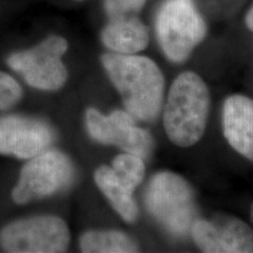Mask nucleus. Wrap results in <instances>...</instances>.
<instances>
[{"instance_id":"obj_6","label":"nucleus","mask_w":253,"mask_h":253,"mask_svg":"<svg viewBox=\"0 0 253 253\" xmlns=\"http://www.w3.org/2000/svg\"><path fill=\"white\" fill-rule=\"evenodd\" d=\"M67 49L65 38L50 36L39 45L9 55L7 65L31 87L45 91L59 90L68 78L67 68L62 62Z\"/></svg>"},{"instance_id":"obj_2","label":"nucleus","mask_w":253,"mask_h":253,"mask_svg":"<svg viewBox=\"0 0 253 253\" xmlns=\"http://www.w3.org/2000/svg\"><path fill=\"white\" fill-rule=\"evenodd\" d=\"M210 93L199 75L184 72L175 79L168 94L163 125L169 140L182 148L203 137L207 128Z\"/></svg>"},{"instance_id":"obj_11","label":"nucleus","mask_w":253,"mask_h":253,"mask_svg":"<svg viewBox=\"0 0 253 253\" xmlns=\"http://www.w3.org/2000/svg\"><path fill=\"white\" fill-rule=\"evenodd\" d=\"M223 131L237 153L253 162V100L231 95L223 106Z\"/></svg>"},{"instance_id":"obj_16","label":"nucleus","mask_w":253,"mask_h":253,"mask_svg":"<svg viewBox=\"0 0 253 253\" xmlns=\"http://www.w3.org/2000/svg\"><path fill=\"white\" fill-rule=\"evenodd\" d=\"M23 96V89L14 78L0 72V110L13 107Z\"/></svg>"},{"instance_id":"obj_15","label":"nucleus","mask_w":253,"mask_h":253,"mask_svg":"<svg viewBox=\"0 0 253 253\" xmlns=\"http://www.w3.org/2000/svg\"><path fill=\"white\" fill-rule=\"evenodd\" d=\"M112 168L120 179L131 190L137 188L144 177V161L137 155L130 153L119 155L113 160Z\"/></svg>"},{"instance_id":"obj_7","label":"nucleus","mask_w":253,"mask_h":253,"mask_svg":"<svg viewBox=\"0 0 253 253\" xmlns=\"http://www.w3.org/2000/svg\"><path fill=\"white\" fill-rule=\"evenodd\" d=\"M71 235L67 224L56 216H36L12 221L0 232V244L7 252H65Z\"/></svg>"},{"instance_id":"obj_19","label":"nucleus","mask_w":253,"mask_h":253,"mask_svg":"<svg viewBox=\"0 0 253 253\" xmlns=\"http://www.w3.org/2000/svg\"><path fill=\"white\" fill-rule=\"evenodd\" d=\"M251 219L253 221V204H252V207H251Z\"/></svg>"},{"instance_id":"obj_8","label":"nucleus","mask_w":253,"mask_h":253,"mask_svg":"<svg viewBox=\"0 0 253 253\" xmlns=\"http://www.w3.org/2000/svg\"><path fill=\"white\" fill-rule=\"evenodd\" d=\"M84 123L88 134L99 143L115 145L143 160L153 149L150 132L136 125L135 119L126 110H114L104 115L97 109L88 108Z\"/></svg>"},{"instance_id":"obj_10","label":"nucleus","mask_w":253,"mask_h":253,"mask_svg":"<svg viewBox=\"0 0 253 253\" xmlns=\"http://www.w3.org/2000/svg\"><path fill=\"white\" fill-rule=\"evenodd\" d=\"M54 131L40 119L23 115L0 116V154L30 160L48 149Z\"/></svg>"},{"instance_id":"obj_1","label":"nucleus","mask_w":253,"mask_h":253,"mask_svg":"<svg viewBox=\"0 0 253 253\" xmlns=\"http://www.w3.org/2000/svg\"><path fill=\"white\" fill-rule=\"evenodd\" d=\"M101 62L134 119L153 121L164 99L163 73L153 60L136 54L106 53Z\"/></svg>"},{"instance_id":"obj_17","label":"nucleus","mask_w":253,"mask_h":253,"mask_svg":"<svg viewBox=\"0 0 253 253\" xmlns=\"http://www.w3.org/2000/svg\"><path fill=\"white\" fill-rule=\"evenodd\" d=\"M144 4L145 0H104V11L109 19L136 15Z\"/></svg>"},{"instance_id":"obj_18","label":"nucleus","mask_w":253,"mask_h":253,"mask_svg":"<svg viewBox=\"0 0 253 253\" xmlns=\"http://www.w3.org/2000/svg\"><path fill=\"white\" fill-rule=\"evenodd\" d=\"M245 21H246V26L249 27V30L253 32V6L250 8L248 14H246Z\"/></svg>"},{"instance_id":"obj_9","label":"nucleus","mask_w":253,"mask_h":253,"mask_svg":"<svg viewBox=\"0 0 253 253\" xmlns=\"http://www.w3.org/2000/svg\"><path fill=\"white\" fill-rule=\"evenodd\" d=\"M190 232L195 244L203 252H253V230L244 220L230 214L196 219Z\"/></svg>"},{"instance_id":"obj_4","label":"nucleus","mask_w":253,"mask_h":253,"mask_svg":"<svg viewBox=\"0 0 253 253\" xmlns=\"http://www.w3.org/2000/svg\"><path fill=\"white\" fill-rule=\"evenodd\" d=\"M156 34L167 58L179 63L203 41L207 25L194 0H167L157 13Z\"/></svg>"},{"instance_id":"obj_5","label":"nucleus","mask_w":253,"mask_h":253,"mask_svg":"<svg viewBox=\"0 0 253 253\" xmlns=\"http://www.w3.org/2000/svg\"><path fill=\"white\" fill-rule=\"evenodd\" d=\"M74 166L67 155L59 150H45L30 158L21 169L12 198L17 204L58 194L74 178Z\"/></svg>"},{"instance_id":"obj_14","label":"nucleus","mask_w":253,"mask_h":253,"mask_svg":"<svg viewBox=\"0 0 253 253\" xmlns=\"http://www.w3.org/2000/svg\"><path fill=\"white\" fill-rule=\"evenodd\" d=\"M82 252L87 253H132L138 245L125 232L116 230H91L80 238Z\"/></svg>"},{"instance_id":"obj_3","label":"nucleus","mask_w":253,"mask_h":253,"mask_svg":"<svg viewBox=\"0 0 253 253\" xmlns=\"http://www.w3.org/2000/svg\"><path fill=\"white\" fill-rule=\"evenodd\" d=\"M145 205L155 219L173 236H185L196 220L194 190L175 172H158L150 179Z\"/></svg>"},{"instance_id":"obj_12","label":"nucleus","mask_w":253,"mask_h":253,"mask_svg":"<svg viewBox=\"0 0 253 253\" xmlns=\"http://www.w3.org/2000/svg\"><path fill=\"white\" fill-rule=\"evenodd\" d=\"M101 40L114 53L136 54L147 48L149 32L136 15L110 18L101 32Z\"/></svg>"},{"instance_id":"obj_13","label":"nucleus","mask_w":253,"mask_h":253,"mask_svg":"<svg viewBox=\"0 0 253 253\" xmlns=\"http://www.w3.org/2000/svg\"><path fill=\"white\" fill-rule=\"evenodd\" d=\"M94 181L122 219L128 223L137 219L138 207L132 196L134 190L120 179L112 167L101 166L97 168L94 172Z\"/></svg>"}]
</instances>
